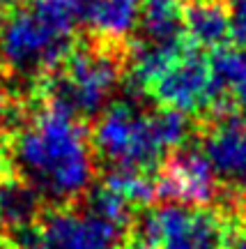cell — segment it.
I'll return each instance as SVG.
<instances>
[{"label":"cell","mask_w":246,"mask_h":249,"mask_svg":"<svg viewBox=\"0 0 246 249\" xmlns=\"http://www.w3.org/2000/svg\"><path fill=\"white\" fill-rule=\"evenodd\" d=\"M12 160L26 185L51 201L76 198L95 178V157L85 127L51 104L16 134Z\"/></svg>","instance_id":"6da1fadb"},{"label":"cell","mask_w":246,"mask_h":249,"mask_svg":"<svg viewBox=\"0 0 246 249\" xmlns=\"http://www.w3.org/2000/svg\"><path fill=\"white\" fill-rule=\"evenodd\" d=\"M189 123L177 111L145 113L131 102H115L99 116L92 143L113 169H154L168 150L184 143Z\"/></svg>","instance_id":"7a4b0ae2"},{"label":"cell","mask_w":246,"mask_h":249,"mask_svg":"<svg viewBox=\"0 0 246 249\" xmlns=\"http://www.w3.org/2000/svg\"><path fill=\"white\" fill-rule=\"evenodd\" d=\"M79 0H33L0 23V60L18 74L49 70L69 55Z\"/></svg>","instance_id":"3957f363"},{"label":"cell","mask_w":246,"mask_h":249,"mask_svg":"<svg viewBox=\"0 0 246 249\" xmlns=\"http://www.w3.org/2000/svg\"><path fill=\"white\" fill-rule=\"evenodd\" d=\"M120 81V62L113 53L81 46L65 58V65L49 83L51 107L69 116H95L106 107Z\"/></svg>","instance_id":"277c9868"},{"label":"cell","mask_w":246,"mask_h":249,"mask_svg":"<svg viewBox=\"0 0 246 249\" xmlns=\"http://www.w3.org/2000/svg\"><path fill=\"white\" fill-rule=\"evenodd\" d=\"M159 104L177 113H198L210 107H221L223 92L219 90L212 65L198 49H184L149 88Z\"/></svg>","instance_id":"5b68a950"},{"label":"cell","mask_w":246,"mask_h":249,"mask_svg":"<svg viewBox=\"0 0 246 249\" xmlns=\"http://www.w3.org/2000/svg\"><path fill=\"white\" fill-rule=\"evenodd\" d=\"M37 249H115L122 229L90 210H53L33 226Z\"/></svg>","instance_id":"8992f818"},{"label":"cell","mask_w":246,"mask_h":249,"mask_svg":"<svg viewBox=\"0 0 246 249\" xmlns=\"http://www.w3.org/2000/svg\"><path fill=\"white\" fill-rule=\"evenodd\" d=\"M157 196L173 205H205L216 196V173L198 148L177 150L157 180Z\"/></svg>","instance_id":"52a82bcc"},{"label":"cell","mask_w":246,"mask_h":249,"mask_svg":"<svg viewBox=\"0 0 246 249\" xmlns=\"http://www.w3.org/2000/svg\"><path fill=\"white\" fill-rule=\"evenodd\" d=\"M161 245L159 249H219L226 240V222L212 210L166 205L154 210Z\"/></svg>","instance_id":"ba28073f"},{"label":"cell","mask_w":246,"mask_h":249,"mask_svg":"<svg viewBox=\"0 0 246 249\" xmlns=\"http://www.w3.org/2000/svg\"><path fill=\"white\" fill-rule=\"evenodd\" d=\"M202 155L216 176L230 182H246V120L223 116L205 139Z\"/></svg>","instance_id":"9c48e42d"},{"label":"cell","mask_w":246,"mask_h":249,"mask_svg":"<svg viewBox=\"0 0 246 249\" xmlns=\"http://www.w3.org/2000/svg\"><path fill=\"white\" fill-rule=\"evenodd\" d=\"M143 0H79L81 21L106 39H122L138 23Z\"/></svg>","instance_id":"30bf717a"},{"label":"cell","mask_w":246,"mask_h":249,"mask_svg":"<svg viewBox=\"0 0 246 249\" xmlns=\"http://www.w3.org/2000/svg\"><path fill=\"white\" fill-rule=\"evenodd\" d=\"M184 30L196 46L221 49L232 35L230 9L221 0H194L184 7Z\"/></svg>","instance_id":"8fae6325"},{"label":"cell","mask_w":246,"mask_h":249,"mask_svg":"<svg viewBox=\"0 0 246 249\" xmlns=\"http://www.w3.org/2000/svg\"><path fill=\"white\" fill-rule=\"evenodd\" d=\"M138 26L143 42L180 44L184 33V5L180 0H143Z\"/></svg>","instance_id":"7c38bea8"},{"label":"cell","mask_w":246,"mask_h":249,"mask_svg":"<svg viewBox=\"0 0 246 249\" xmlns=\"http://www.w3.org/2000/svg\"><path fill=\"white\" fill-rule=\"evenodd\" d=\"M39 213V196L18 180H0V226L14 231L28 229Z\"/></svg>","instance_id":"4fadbf2b"},{"label":"cell","mask_w":246,"mask_h":249,"mask_svg":"<svg viewBox=\"0 0 246 249\" xmlns=\"http://www.w3.org/2000/svg\"><path fill=\"white\" fill-rule=\"evenodd\" d=\"M186 46L180 44H149L141 42L131 53V83L138 90H149L154 81L180 58Z\"/></svg>","instance_id":"5bb4252c"},{"label":"cell","mask_w":246,"mask_h":249,"mask_svg":"<svg viewBox=\"0 0 246 249\" xmlns=\"http://www.w3.org/2000/svg\"><path fill=\"white\" fill-rule=\"evenodd\" d=\"M210 65L221 92H230L242 107H246V49L221 46Z\"/></svg>","instance_id":"9a60e30c"},{"label":"cell","mask_w":246,"mask_h":249,"mask_svg":"<svg viewBox=\"0 0 246 249\" xmlns=\"http://www.w3.org/2000/svg\"><path fill=\"white\" fill-rule=\"evenodd\" d=\"M104 185L120 194L129 205H148L157 198V182L133 169H111L104 178Z\"/></svg>","instance_id":"2e32d148"},{"label":"cell","mask_w":246,"mask_h":249,"mask_svg":"<svg viewBox=\"0 0 246 249\" xmlns=\"http://www.w3.org/2000/svg\"><path fill=\"white\" fill-rule=\"evenodd\" d=\"M88 210L92 214L101 217L104 222H111V224H115V226H120V229H122L124 224L129 222V217H131V205L127 203L120 194H115L113 189H108L106 185H101L99 189L92 192Z\"/></svg>","instance_id":"e0dca14e"},{"label":"cell","mask_w":246,"mask_h":249,"mask_svg":"<svg viewBox=\"0 0 246 249\" xmlns=\"http://www.w3.org/2000/svg\"><path fill=\"white\" fill-rule=\"evenodd\" d=\"M230 23H232V35L242 46H246V0H235L230 9Z\"/></svg>","instance_id":"ac0fdd59"},{"label":"cell","mask_w":246,"mask_h":249,"mask_svg":"<svg viewBox=\"0 0 246 249\" xmlns=\"http://www.w3.org/2000/svg\"><path fill=\"white\" fill-rule=\"evenodd\" d=\"M9 116H12V107H9V102L5 97H0V124L7 123Z\"/></svg>","instance_id":"d6986e66"},{"label":"cell","mask_w":246,"mask_h":249,"mask_svg":"<svg viewBox=\"0 0 246 249\" xmlns=\"http://www.w3.org/2000/svg\"><path fill=\"white\" fill-rule=\"evenodd\" d=\"M230 249H246V235L235 238V240H232V245H230Z\"/></svg>","instance_id":"ffe728a7"},{"label":"cell","mask_w":246,"mask_h":249,"mask_svg":"<svg viewBox=\"0 0 246 249\" xmlns=\"http://www.w3.org/2000/svg\"><path fill=\"white\" fill-rule=\"evenodd\" d=\"M0 249H7V240H5V235L0 231Z\"/></svg>","instance_id":"44dd1931"},{"label":"cell","mask_w":246,"mask_h":249,"mask_svg":"<svg viewBox=\"0 0 246 249\" xmlns=\"http://www.w3.org/2000/svg\"><path fill=\"white\" fill-rule=\"evenodd\" d=\"M0 2H9V0H0Z\"/></svg>","instance_id":"7402d4cb"},{"label":"cell","mask_w":246,"mask_h":249,"mask_svg":"<svg viewBox=\"0 0 246 249\" xmlns=\"http://www.w3.org/2000/svg\"><path fill=\"white\" fill-rule=\"evenodd\" d=\"M0 5H2V2H0Z\"/></svg>","instance_id":"603a6c76"}]
</instances>
